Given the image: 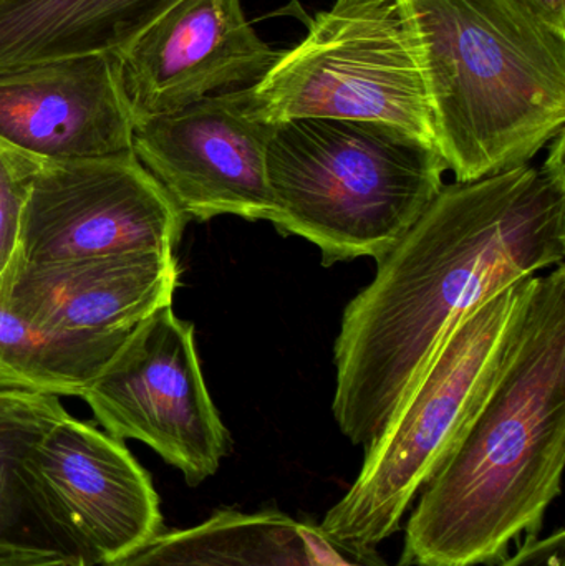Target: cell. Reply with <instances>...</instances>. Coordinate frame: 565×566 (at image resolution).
Masks as SVG:
<instances>
[{
    "label": "cell",
    "instance_id": "1",
    "mask_svg": "<svg viewBox=\"0 0 565 566\" xmlns=\"http://www.w3.org/2000/svg\"><path fill=\"white\" fill-rule=\"evenodd\" d=\"M543 165L441 188L348 302L334 346L335 422L368 446L458 318L563 264L565 132Z\"/></svg>",
    "mask_w": 565,
    "mask_h": 566
},
{
    "label": "cell",
    "instance_id": "2",
    "mask_svg": "<svg viewBox=\"0 0 565 566\" xmlns=\"http://www.w3.org/2000/svg\"><path fill=\"white\" fill-rule=\"evenodd\" d=\"M565 265L534 279L493 391L420 491L398 566H481L543 531L563 492Z\"/></svg>",
    "mask_w": 565,
    "mask_h": 566
},
{
    "label": "cell",
    "instance_id": "3",
    "mask_svg": "<svg viewBox=\"0 0 565 566\" xmlns=\"http://www.w3.org/2000/svg\"><path fill=\"white\" fill-rule=\"evenodd\" d=\"M457 182L530 165L565 132V35L514 0H397Z\"/></svg>",
    "mask_w": 565,
    "mask_h": 566
},
{
    "label": "cell",
    "instance_id": "4",
    "mask_svg": "<svg viewBox=\"0 0 565 566\" xmlns=\"http://www.w3.org/2000/svg\"><path fill=\"white\" fill-rule=\"evenodd\" d=\"M271 224L321 251L322 265L380 261L444 186L440 151L400 129L348 119L275 125L265 156Z\"/></svg>",
    "mask_w": 565,
    "mask_h": 566
},
{
    "label": "cell",
    "instance_id": "5",
    "mask_svg": "<svg viewBox=\"0 0 565 566\" xmlns=\"http://www.w3.org/2000/svg\"><path fill=\"white\" fill-rule=\"evenodd\" d=\"M534 279L498 290L448 328L377 438L365 446L354 484L318 522L325 534L357 551H377L400 531L411 502L500 379Z\"/></svg>",
    "mask_w": 565,
    "mask_h": 566
},
{
    "label": "cell",
    "instance_id": "6",
    "mask_svg": "<svg viewBox=\"0 0 565 566\" xmlns=\"http://www.w3.org/2000/svg\"><path fill=\"white\" fill-rule=\"evenodd\" d=\"M249 93L255 116L272 126L302 118L377 123L437 148L423 75L397 0H335Z\"/></svg>",
    "mask_w": 565,
    "mask_h": 566
},
{
    "label": "cell",
    "instance_id": "7",
    "mask_svg": "<svg viewBox=\"0 0 565 566\" xmlns=\"http://www.w3.org/2000/svg\"><path fill=\"white\" fill-rule=\"evenodd\" d=\"M80 398L106 434L149 446L189 488L212 478L231 452L202 376L195 325L172 305L138 323Z\"/></svg>",
    "mask_w": 565,
    "mask_h": 566
},
{
    "label": "cell",
    "instance_id": "8",
    "mask_svg": "<svg viewBox=\"0 0 565 566\" xmlns=\"http://www.w3.org/2000/svg\"><path fill=\"white\" fill-rule=\"evenodd\" d=\"M185 218L135 153L42 159L20 219V261L29 264L176 252Z\"/></svg>",
    "mask_w": 565,
    "mask_h": 566
},
{
    "label": "cell",
    "instance_id": "9",
    "mask_svg": "<svg viewBox=\"0 0 565 566\" xmlns=\"http://www.w3.org/2000/svg\"><path fill=\"white\" fill-rule=\"evenodd\" d=\"M23 475L46 531L86 566L122 560L163 532L148 472L123 441L70 415L33 446Z\"/></svg>",
    "mask_w": 565,
    "mask_h": 566
},
{
    "label": "cell",
    "instance_id": "10",
    "mask_svg": "<svg viewBox=\"0 0 565 566\" xmlns=\"http://www.w3.org/2000/svg\"><path fill=\"white\" fill-rule=\"evenodd\" d=\"M274 128L255 116L244 86L136 123L133 153L188 221L271 222L265 156Z\"/></svg>",
    "mask_w": 565,
    "mask_h": 566
},
{
    "label": "cell",
    "instance_id": "11",
    "mask_svg": "<svg viewBox=\"0 0 565 566\" xmlns=\"http://www.w3.org/2000/svg\"><path fill=\"white\" fill-rule=\"evenodd\" d=\"M118 56L136 125L254 85L281 52L255 33L241 0H176Z\"/></svg>",
    "mask_w": 565,
    "mask_h": 566
},
{
    "label": "cell",
    "instance_id": "12",
    "mask_svg": "<svg viewBox=\"0 0 565 566\" xmlns=\"http://www.w3.org/2000/svg\"><path fill=\"white\" fill-rule=\"evenodd\" d=\"M135 118L116 53L0 73V139L49 161L133 151Z\"/></svg>",
    "mask_w": 565,
    "mask_h": 566
},
{
    "label": "cell",
    "instance_id": "13",
    "mask_svg": "<svg viewBox=\"0 0 565 566\" xmlns=\"http://www.w3.org/2000/svg\"><path fill=\"white\" fill-rule=\"evenodd\" d=\"M181 269L176 252H128L29 264L19 255L0 277V300L55 332H132L172 305Z\"/></svg>",
    "mask_w": 565,
    "mask_h": 566
},
{
    "label": "cell",
    "instance_id": "14",
    "mask_svg": "<svg viewBox=\"0 0 565 566\" xmlns=\"http://www.w3.org/2000/svg\"><path fill=\"white\" fill-rule=\"evenodd\" d=\"M105 566H391L377 551L334 541L314 518L279 509H221L208 521L161 532L122 560Z\"/></svg>",
    "mask_w": 565,
    "mask_h": 566
},
{
    "label": "cell",
    "instance_id": "15",
    "mask_svg": "<svg viewBox=\"0 0 565 566\" xmlns=\"http://www.w3.org/2000/svg\"><path fill=\"white\" fill-rule=\"evenodd\" d=\"M176 0H12L0 9V73L119 53Z\"/></svg>",
    "mask_w": 565,
    "mask_h": 566
},
{
    "label": "cell",
    "instance_id": "16",
    "mask_svg": "<svg viewBox=\"0 0 565 566\" xmlns=\"http://www.w3.org/2000/svg\"><path fill=\"white\" fill-rule=\"evenodd\" d=\"M129 332H55L0 300V389L82 396Z\"/></svg>",
    "mask_w": 565,
    "mask_h": 566
},
{
    "label": "cell",
    "instance_id": "17",
    "mask_svg": "<svg viewBox=\"0 0 565 566\" xmlns=\"http://www.w3.org/2000/svg\"><path fill=\"white\" fill-rule=\"evenodd\" d=\"M66 415L59 396L0 389V544L63 552L33 509L23 465L33 446Z\"/></svg>",
    "mask_w": 565,
    "mask_h": 566
},
{
    "label": "cell",
    "instance_id": "18",
    "mask_svg": "<svg viewBox=\"0 0 565 566\" xmlns=\"http://www.w3.org/2000/svg\"><path fill=\"white\" fill-rule=\"evenodd\" d=\"M40 161L0 139V277L15 258L23 206Z\"/></svg>",
    "mask_w": 565,
    "mask_h": 566
},
{
    "label": "cell",
    "instance_id": "19",
    "mask_svg": "<svg viewBox=\"0 0 565 566\" xmlns=\"http://www.w3.org/2000/svg\"><path fill=\"white\" fill-rule=\"evenodd\" d=\"M500 566H565L564 528L546 537L527 535L520 551L501 562Z\"/></svg>",
    "mask_w": 565,
    "mask_h": 566
},
{
    "label": "cell",
    "instance_id": "20",
    "mask_svg": "<svg viewBox=\"0 0 565 566\" xmlns=\"http://www.w3.org/2000/svg\"><path fill=\"white\" fill-rule=\"evenodd\" d=\"M0 566H86L75 555L52 548L0 544Z\"/></svg>",
    "mask_w": 565,
    "mask_h": 566
},
{
    "label": "cell",
    "instance_id": "21",
    "mask_svg": "<svg viewBox=\"0 0 565 566\" xmlns=\"http://www.w3.org/2000/svg\"><path fill=\"white\" fill-rule=\"evenodd\" d=\"M547 29L565 35V0H514Z\"/></svg>",
    "mask_w": 565,
    "mask_h": 566
},
{
    "label": "cell",
    "instance_id": "22",
    "mask_svg": "<svg viewBox=\"0 0 565 566\" xmlns=\"http://www.w3.org/2000/svg\"><path fill=\"white\" fill-rule=\"evenodd\" d=\"M12 2V0H0V9H2L3 6H7V3Z\"/></svg>",
    "mask_w": 565,
    "mask_h": 566
}]
</instances>
